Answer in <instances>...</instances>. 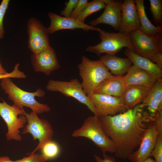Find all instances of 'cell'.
Instances as JSON below:
<instances>
[{
  "mask_svg": "<svg viewBox=\"0 0 162 162\" xmlns=\"http://www.w3.org/2000/svg\"><path fill=\"white\" fill-rule=\"evenodd\" d=\"M99 118L105 133L114 143L116 157L122 159L138 148L153 121L141 103L123 113Z\"/></svg>",
  "mask_w": 162,
  "mask_h": 162,
  "instance_id": "1",
  "label": "cell"
},
{
  "mask_svg": "<svg viewBox=\"0 0 162 162\" xmlns=\"http://www.w3.org/2000/svg\"><path fill=\"white\" fill-rule=\"evenodd\" d=\"M0 85L8 98L15 105L21 108L28 107L37 114L50 110L51 108L47 104L40 103L35 99L36 96L42 97L45 96V92L41 88H39L33 92L26 91L17 86L9 77L2 79Z\"/></svg>",
  "mask_w": 162,
  "mask_h": 162,
  "instance_id": "2",
  "label": "cell"
},
{
  "mask_svg": "<svg viewBox=\"0 0 162 162\" xmlns=\"http://www.w3.org/2000/svg\"><path fill=\"white\" fill-rule=\"evenodd\" d=\"M77 67L83 90L87 95L93 94L103 81L114 76L100 60H91L85 56Z\"/></svg>",
  "mask_w": 162,
  "mask_h": 162,
  "instance_id": "3",
  "label": "cell"
},
{
  "mask_svg": "<svg viewBox=\"0 0 162 162\" xmlns=\"http://www.w3.org/2000/svg\"><path fill=\"white\" fill-rule=\"evenodd\" d=\"M71 136L89 139L100 149L103 154L115 153L114 143L105 133L99 117L94 115L87 117L82 126L72 133Z\"/></svg>",
  "mask_w": 162,
  "mask_h": 162,
  "instance_id": "4",
  "label": "cell"
},
{
  "mask_svg": "<svg viewBox=\"0 0 162 162\" xmlns=\"http://www.w3.org/2000/svg\"><path fill=\"white\" fill-rule=\"evenodd\" d=\"M99 32L101 42L94 46H88L86 50L95 53L99 56L103 53L115 55L126 47L134 51V47L130 41L129 34L118 32L111 33L99 28Z\"/></svg>",
  "mask_w": 162,
  "mask_h": 162,
  "instance_id": "5",
  "label": "cell"
},
{
  "mask_svg": "<svg viewBox=\"0 0 162 162\" xmlns=\"http://www.w3.org/2000/svg\"><path fill=\"white\" fill-rule=\"evenodd\" d=\"M26 113L23 108L14 104L10 105L4 100L0 102V116L7 126L5 136L8 141L22 140L20 129L24 128L27 122Z\"/></svg>",
  "mask_w": 162,
  "mask_h": 162,
  "instance_id": "6",
  "label": "cell"
},
{
  "mask_svg": "<svg viewBox=\"0 0 162 162\" xmlns=\"http://www.w3.org/2000/svg\"><path fill=\"white\" fill-rule=\"evenodd\" d=\"M46 88L49 91L58 92L67 97L74 98L86 105L94 115L98 117L92 102L84 92L81 83L77 79L69 81L50 80Z\"/></svg>",
  "mask_w": 162,
  "mask_h": 162,
  "instance_id": "7",
  "label": "cell"
},
{
  "mask_svg": "<svg viewBox=\"0 0 162 162\" xmlns=\"http://www.w3.org/2000/svg\"><path fill=\"white\" fill-rule=\"evenodd\" d=\"M129 35L134 52L136 54L151 61L155 54L162 51V34L149 35L139 29Z\"/></svg>",
  "mask_w": 162,
  "mask_h": 162,
  "instance_id": "8",
  "label": "cell"
},
{
  "mask_svg": "<svg viewBox=\"0 0 162 162\" xmlns=\"http://www.w3.org/2000/svg\"><path fill=\"white\" fill-rule=\"evenodd\" d=\"M25 116L27 124L24 127L22 133L30 134L34 140H38V145L32 152L34 153L40 150L45 143L52 140L53 131L50 123L46 119L40 118L34 112L27 113Z\"/></svg>",
  "mask_w": 162,
  "mask_h": 162,
  "instance_id": "9",
  "label": "cell"
},
{
  "mask_svg": "<svg viewBox=\"0 0 162 162\" xmlns=\"http://www.w3.org/2000/svg\"><path fill=\"white\" fill-rule=\"evenodd\" d=\"M87 95L92 102L98 117L113 116L127 110L121 97L98 94Z\"/></svg>",
  "mask_w": 162,
  "mask_h": 162,
  "instance_id": "10",
  "label": "cell"
},
{
  "mask_svg": "<svg viewBox=\"0 0 162 162\" xmlns=\"http://www.w3.org/2000/svg\"><path fill=\"white\" fill-rule=\"evenodd\" d=\"M27 32L28 47L33 54L37 53L50 46L47 28L36 18L32 17L28 20Z\"/></svg>",
  "mask_w": 162,
  "mask_h": 162,
  "instance_id": "11",
  "label": "cell"
},
{
  "mask_svg": "<svg viewBox=\"0 0 162 162\" xmlns=\"http://www.w3.org/2000/svg\"><path fill=\"white\" fill-rule=\"evenodd\" d=\"M159 132L155 121L151 122L146 130L138 148L127 159L132 162H142L150 157L157 141Z\"/></svg>",
  "mask_w": 162,
  "mask_h": 162,
  "instance_id": "12",
  "label": "cell"
},
{
  "mask_svg": "<svg viewBox=\"0 0 162 162\" xmlns=\"http://www.w3.org/2000/svg\"><path fill=\"white\" fill-rule=\"evenodd\" d=\"M31 61L35 72H43L47 76L61 67L54 49L50 46L37 53L33 54Z\"/></svg>",
  "mask_w": 162,
  "mask_h": 162,
  "instance_id": "13",
  "label": "cell"
},
{
  "mask_svg": "<svg viewBox=\"0 0 162 162\" xmlns=\"http://www.w3.org/2000/svg\"><path fill=\"white\" fill-rule=\"evenodd\" d=\"M105 4V10L99 17L89 23L93 27L100 24H105L119 31L121 20V8L123 1L102 0Z\"/></svg>",
  "mask_w": 162,
  "mask_h": 162,
  "instance_id": "14",
  "label": "cell"
},
{
  "mask_svg": "<svg viewBox=\"0 0 162 162\" xmlns=\"http://www.w3.org/2000/svg\"><path fill=\"white\" fill-rule=\"evenodd\" d=\"M140 24L134 0H124L121 8V20L119 32L129 34L140 29Z\"/></svg>",
  "mask_w": 162,
  "mask_h": 162,
  "instance_id": "15",
  "label": "cell"
},
{
  "mask_svg": "<svg viewBox=\"0 0 162 162\" xmlns=\"http://www.w3.org/2000/svg\"><path fill=\"white\" fill-rule=\"evenodd\" d=\"M48 16L50 20V23L47 29L49 33L51 34L63 29L74 30L79 28L85 31H98L100 28L80 21L76 19L61 16L52 12L49 13Z\"/></svg>",
  "mask_w": 162,
  "mask_h": 162,
  "instance_id": "16",
  "label": "cell"
},
{
  "mask_svg": "<svg viewBox=\"0 0 162 162\" xmlns=\"http://www.w3.org/2000/svg\"><path fill=\"white\" fill-rule=\"evenodd\" d=\"M151 119L154 121L162 112V79L156 80L141 103Z\"/></svg>",
  "mask_w": 162,
  "mask_h": 162,
  "instance_id": "17",
  "label": "cell"
},
{
  "mask_svg": "<svg viewBox=\"0 0 162 162\" xmlns=\"http://www.w3.org/2000/svg\"><path fill=\"white\" fill-rule=\"evenodd\" d=\"M123 77L127 86L140 85L149 88L157 80L149 73L134 65L130 67L127 74Z\"/></svg>",
  "mask_w": 162,
  "mask_h": 162,
  "instance_id": "18",
  "label": "cell"
},
{
  "mask_svg": "<svg viewBox=\"0 0 162 162\" xmlns=\"http://www.w3.org/2000/svg\"><path fill=\"white\" fill-rule=\"evenodd\" d=\"M127 86L123 76H115L103 81L93 94H98L121 97Z\"/></svg>",
  "mask_w": 162,
  "mask_h": 162,
  "instance_id": "19",
  "label": "cell"
},
{
  "mask_svg": "<svg viewBox=\"0 0 162 162\" xmlns=\"http://www.w3.org/2000/svg\"><path fill=\"white\" fill-rule=\"evenodd\" d=\"M99 60L115 76H123L133 64L128 57L122 58L108 54L100 56Z\"/></svg>",
  "mask_w": 162,
  "mask_h": 162,
  "instance_id": "20",
  "label": "cell"
},
{
  "mask_svg": "<svg viewBox=\"0 0 162 162\" xmlns=\"http://www.w3.org/2000/svg\"><path fill=\"white\" fill-rule=\"evenodd\" d=\"M150 88L137 85L127 86L121 98L127 110L133 108L142 102Z\"/></svg>",
  "mask_w": 162,
  "mask_h": 162,
  "instance_id": "21",
  "label": "cell"
},
{
  "mask_svg": "<svg viewBox=\"0 0 162 162\" xmlns=\"http://www.w3.org/2000/svg\"><path fill=\"white\" fill-rule=\"evenodd\" d=\"M124 54L130 59L134 65L149 73L156 80L162 79V68L155 63L128 48L124 51Z\"/></svg>",
  "mask_w": 162,
  "mask_h": 162,
  "instance_id": "22",
  "label": "cell"
},
{
  "mask_svg": "<svg viewBox=\"0 0 162 162\" xmlns=\"http://www.w3.org/2000/svg\"><path fill=\"white\" fill-rule=\"evenodd\" d=\"M140 27V30L149 35L162 34V26H155L150 21L145 12L143 0H135Z\"/></svg>",
  "mask_w": 162,
  "mask_h": 162,
  "instance_id": "23",
  "label": "cell"
},
{
  "mask_svg": "<svg viewBox=\"0 0 162 162\" xmlns=\"http://www.w3.org/2000/svg\"><path fill=\"white\" fill-rule=\"evenodd\" d=\"M105 4L102 0H94L88 2L85 8L76 19L84 22L87 16L105 8Z\"/></svg>",
  "mask_w": 162,
  "mask_h": 162,
  "instance_id": "24",
  "label": "cell"
},
{
  "mask_svg": "<svg viewBox=\"0 0 162 162\" xmlns=\"http://www.w3.org/2000/svg\"><path fill=\"white\" fill-rule=\"evenodd\" d=\"M40 150L41 154L48 160L56 158L59 155L60 151L58 144L52 140L45 143Z\"/></svg>",
  "mask_w": 162,
  "mask_h": 162,
  "instance_id": "25",
  "label": "cell"
},
{
  "mask_svg": "<svg viewBox=\"0 0 162 162\" xmlns=\"http://www.w3.org/2000/svg\"><path fill=\"white\" fill-rule=\"evenodd\" d=\"M153 20L156 26H162V0H149Z\"/></svg>",
  "mask_w": 162,
  "mask_h": 162,
  "instance_id": "26",
  "label": "cell"
},
{
  "mask_svg": "<svg viewBox=\"0 0 162 162\" xmlns=\"http://www.w3.org/2000/svg\"><path fill=\"white\" fill-rule=\"evenodd\" d=\"M150 157H153L156 162H162V134H159L155 145Z\"/></svg>",
  "mask_w": 162,
  "mask_h": 162,
  "instance_id": "27",
  "label": "cell"
},
{
  "mask_svg": "<svg viewBox=\"0 0 162 162\" xmlns=\"http://www.w3.org/2000/svg\"><path fill=\"white\" fill-rule=\"evenodd\" d=\"M9 2V0H3L0 4V39H2L4 36V30L3 20Z\"/></svg>",
  "mask_w": 162,
  "mask_h": 162,
  "instance_id": "28",
  "label": "cell"
},
{
  "mask_svg": "<svg viewBox=\"0 0 162 162\" xmlns=\"http://www.w3.org/2000/svg\"><path fill=\"white\" fill-rule=\"evenodd\" d=\"M19 63H17L15 65L13 70L11 72L5 74H0V79L9 77L18 79H25L27 76L25 73L19 69Z\"/></svg>",
  "mask_w": 162,
  "mask_h": 162,
  "instance_id": "29",
  "label": "cell"
},
{
  "mask_svg": "<svg viewBox=\"0 0 162 162\" xmlns=\"http://www.w3.org/2000/svg\"><path fill=\"white\" fill-rule=\"evenodd\" d=\"M34 153H32L29 156L18 160L17 162H45L48 160L42 154Z\"/></svg>",
  "mask_w": 162,
  "mask_h": 162,
  "instance_id": "30",
  "label": "cell"
},
{
  "mask_svg": "<svg viewBox=\"0 0 162 162\" xmlns=\"http://www.w3.org/2000/svg\"><path fill=\"white\" fill-rule=\"evenodd\" d=\"M79 0H69L65 3V7L64 9L61 11V14L62 16L70 17L71 14Z\"/></svg>",
  "mask_w": 162,
  "mask_h": 162,
  "instance_id": "31",
  "label": "cell"
},
{
  "mask_svg": "<svg viewBox=\"0 0 162 162\" xmlns=\"http://www.w3.org/2000/svg\"><path fill=\"white\" fill-rule=\"evenodd\" d=\"M88 3L87 0H79L71 12L70 17L76 19L80 14Z\"/></svg>",
  "mask_w": 162,
  "mask_h": 162,
  "instance_id": "32",
  "label": "cell"
},
{
  "mask_svg": "<svg viewBox=\"0 0 162 162\" xmlns=\"http://www.w3.org/2000/svg\"><path fill=\"white\" fill-rule=\"evenodd\" d=\"M103 158L100 157L96 154L94 155V159L96 162H116L115 158L108 156L106 154H103Z\"/></svg>",
  "mask_w": 162,
  "mask_h": 162,
  "instance_id": "33",
  "label": "cell"
},
{
  "mask_svg": "<svg viewBox=\"0 0 162 162\" xmlns=\"http://www.w3.org/2000/svg\"><path fill=\"white\" fill-rule=\"evenodd\" d=\"M151 61L162 68V51L159 52L155 54Z\"/></svg>",
  "mask_w": 162,
  "mask_h": 162,
  "instance_id": "34",
  "label": "cell"
},
{
  "mask_svg": "<svg viewBox=\"0 0 162 162\" xmlns=\"http://www.w3.org/2000/svg\"><path fill=\"white\" fill-rule=\"evenodd\" d=\"M18 160H12L7 156H4L0 157V162H17Z\"/></svg>",
  "mask_w": 162,
  "mask_h": 162,
  "instance_id": "35",
  "label": "cell"
},
{
  "mask_svg": "<svg viewBox=\"0 0 162 162\" xmlns=\"http://www.w3.org/2000/svg\"><path fill=\"white\" fill-rule=\"evenodd\" d=\"M8 73L7 71L3 67L0 60V74H5Z\"/></svg>",
  "mask_w": 162,
  "mask_h": 162,
  "instance_id": "36",
  "label": "cell"
},
{
  "mask_svg": "<svg viewBox=\"0 0 162 162\" xmlns=\"http://www.w3.org/2000/svg\"><path fill=\"white\" fill-rule=\"evenodd\" d=\"M142 162H156L151 157H149L146 160Z\"/></svg>",
  "mask_w": 162,
  "mask_h": 162,
  "instance_id": "37",
  "label": "cell"
}]
</instances>
